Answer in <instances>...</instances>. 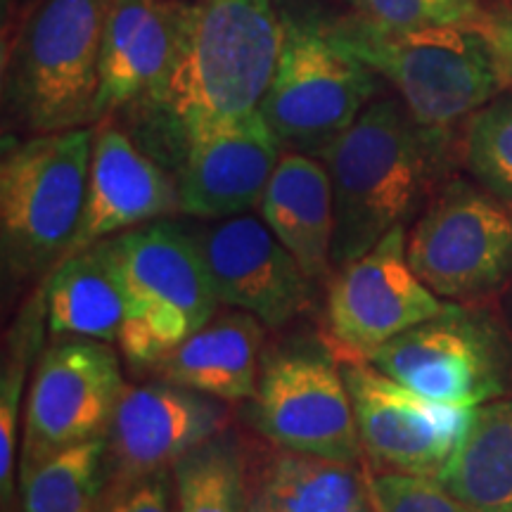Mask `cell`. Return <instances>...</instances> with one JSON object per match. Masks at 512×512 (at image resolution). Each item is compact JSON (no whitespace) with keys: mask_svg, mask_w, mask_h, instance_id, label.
<instances>
[{"mask_svg":"<svg viewBox=\"0 0 512 512\" xmlns=\"http://www.w3.org/2000/svg\"><path fill=\"white\" fill-rule=\"evenodd\" d=\"M181 8L162 0H110L100 53L98 117L162 98L176 62Z\"/></svg>","mask_w":512,"mask_h":512,"instance_id":"18","label":"cell"},{"mask_svg":"<svg viewBox=\"0 0 512 512\" xmlns=\"http://www.w3.org/2000/svg\"><path fill=\"white\" fill-rule=\"evenodd\" d=\"M446 306L413 271L406 226H399L366 254L337 268L330 280L325 299L330 347L339 358H368Z\"/></svg>","mask_w":512,"mask_h":512,"instance_id":"12","label":"cell"},{"mask_svg":"<svg viewBox=\"0 0 512 512\" xmlns=\"http://www.w3.org/2000/svg\"><path fill=\"white\" fill-rule=\"evenodd\" d=\"M323 27L344 53L392 83L413 119L427 128L446 131L503 93L475 24L387 29L356 15Z\"/></svg>","mask_w":512,"mask_h":512,"instance_id":"3","label":"cell"},{"mask_svg":"<svg viewBox=\"0 0 512 512\" xmlns=\"http://www.w3.org/2000/svg\"><path fill=\"white\" fill-rule=\"evenodd\" d=\"M508 323L512 325V292H510V297H508Z\"/></svg>","mask_w":512,"mask_h":512,"instance_id":"32","label":"cell"},{"mask_svg":"<svg viewBox=\"0 0 512 512\" xmlns=\"http://www.w3.org/2000/svg\"><path fill=\"white\" fill-rule=\"evenodd\" d=\"M183 145L181 209L209 221L259 207L285 150L261 112L192 126L183 133Z\"/></svg>","mask_w":512,"mask_h":512,"instance_id":"15","label":"cell"},{"mask_svg":"<svg viewBox=\"0 0 512 512\" xmlns=\"http://www.w3.org/2000/svg\"><path fill=\"white\" fill-rule=\"evenodd\" d=\"M124 387L119 358L107 342L55 337L46 344L29 384L19 472L64 448L105 437Z\"/></svg>","mask_w":512,"mask_h":512,"instance_id":"11","label":"cell"},{"mask_svg":"<svg viewBox=\"0 0 512 512\" xmlns=\"http://www.w3.org/2000/svg\"><path fill=\"white\" fill-rule=\"evenodd\" d=\"M174 484L176 512H252L245 451L226 432L178 460Z\"/></svg>","mask_w":512,"mask_h":512,"instance_id":"26","label":"cell"},{"mask_svg":"<svg viewBox=\"0 0 512 512\" xmlns=\"http://www.w3.org/2000/svg\"><path fill=\"white\" fill-rule=\"evenodd\" d=\"M259 216L290 249L313 280L335 271V197L323 162L302 152H285L259 202Z\"/></svg>","mask_w":512,"mask_h":512,"instance_id":"20","label":"cell"},{"mask_svg":"<svg viewBox=\"0 0 512 512\" xmlns=\"http://www.w3.org/2000/svg\"><path fill=\"white\" fill-rule=\"evenodd\" d=\"M48 330L46 285L38 287L34 297L24 304L12 328L5 335L3 368H0V496L10 503L15 489V463L19 444V413H22L24 384L29 382V368L36 363Z\"/></svg>","mask_w":512,"mask_h":512,"instance_id":"25","label":"cell"},{"mask_svg":"<svg viewBox=\"0 0 512 512\" xmlns=\"http://www.w3.org/2000/svg\"><path fill=\"white\" fill-rule=\"evenodd\" d=\"M363 453L377 470L439 477L470 425V408L415 394L366 358H339Z\"/></svg>","mask_w":512,"mask_h":512,"instance_id":"13","label":"cell"},{"mask_svg":"<svg viewBox=\"0 0 512 512\" xmlns=\"http://www.w3.org/2000/svg\"><path fill=\"white\" fill-rule=\"evenodd\" d=\"M110 0H41L12 46L5 93L34 133L98 119L100 53Z\"/></svg>","mask_w":512,"mask_h":512,"instance_id":"6","label":"cell"},{"mask_svg":"<svg viewBox=\"0 0 512 512\" xmlns=\"http://www.w3.org/2000/svg\"><path fill=\"white\" fill-rule=\"evenodd\" d=\"M98 512H176L174 470L140 479L102 503Z\"/></svg>","mask_w":512,"mask_h":512,"instance_id":"30","label":"cell"},{"mask_svg":"<svg viewBox=\"0 0 512 512\" xmlns=\"http://www.w3.org/2000/svg\"><path fill=\"white\" fill-rule=\"evenodd\" d=\"M221 304L280 328L309 304L311 278L261 216H230L195 235Z\"/></svg>","mask_w":512,"mask_h":512,"instance_id":"16","label":"cell"},{"mask_svg":"<svg viewBox=\"0 0 512 512\" xmlns=\"http://www.w3.org/2000/svg\"><path fill=\"white\" fill-rule=\"evenodd\" d=\"M439 482L475 512H512V399L472 408Z\"/></svg>","mask_w":512,"mask_h":512,"instance_id":"23","label":"cell"},{"mask_svg":"<svg viewBox=\"0 0 512 512\" xmlns=\"http://www.w3.org/2000/svg\"><path fill=\"white\" fill-rule=\"evenodd\" d=\"M181 209L178 185L117 126L95 131L86 209L67 254ZM64 254V256H67Z\"/></svg>","mask_w":512,"mask_h":512,"instance_id":"17","label":"cell"},{"mask_svg":"<svg viewBox=\"0 0 512 512\" xmlns=\"http://www.w3.org/2000/svg\"><path fill=\"white\" fill-rule=\"evenodd\" d=\"M370 501L377 512H475L437 477L411 472L368 470Z\"/></svg>","mask_w":512,"mask_h":512,"instance_id":"29","label":"cell"},{"mask_svg":"<svg viewBox=\"0 0 512 512\" xmlns=\"http://www.w3.org/2000/svg\"><path fill=\"white\" fill-rule=\"evenodd\" d=\"M406 252L437 297L479 302L512 280V207L482 185L446 183L406 233Z\"/></svg>","mask_w":512,"mask_h":512,"instance_id":"8","label":"cell"},{"mask_svg":"<svg viewBox=\"0 0 512 512\" xmlns=\"http://www.w3.org/2000/svg\"><path fill=\"white\" fill-rule=\"evenodd\" d=\"M363 512H377V510H375V505H373V501H370V508H366Z\"/></svg>","mask_w":512,"mask_h":512,"instance_id":"33","label":"cell"},{"mask_svg":"<svg viewBox=\"0 0 512 512\" xmlns=\"http://www.w3.org/2000/svg\"><path fill=\"white\" fill-rule=\"evenodd\" d=\"M264 323L247 311L223 313L195 330L169 356L155 363L166 382L181 384L211 399L238 403L252 399L261 370Z\"/></svg>","mask_w":512,"mask_h":512,"instance_id":"21","label":"cell"},{"mask_svg":"<svg viewBox=\"0 0 512 512\" xmlns=\"http://www.w3.org/2000/svg\"><path fill=\"white\" fill-rule=\"evenodd\" d=\"M366 361L425 399L470 411L501 399L512 384V349L503 330L453 302Z\"/></svg>","mask_w":512,"mask_h":512,"instance_id":"9","label":"cell"},{"mask_svg":"<svg viewBox=\"0 0 512 512\" xmlns=\"http://www.w3.org/2000/svg\"><path fill=\"white\" fill-rule=\"evenodd\" d=\"M252 512H363L370 508L368 470L283 446L245 451Z\"/></svg>","mask_w":512,"mask_h":512,"instance_id":"19","label":"cell"},{"mask_svg":"<svg viewBox=\"0 0 512 512\" xmlns=\"http://www.w3.org/2000/svg\"><path fill=\"white\" fill-rule=\"evenodd\" d=\"M43 285L48 328L55 337L119 342L128 318V297L100 242L62 256Z\"/></svg>","mask_w":512,"mask_h":512,"instance_id":"22","label":"cell"},{"mask_svg":"<svg viewBox=\"0 0 512 512\" xmlns=\"http://www.w3.org/2000/svg\"><path fill=\"white\" fill-rule=\"evenodd\" d=\"M278 69L259 112L287 152L323 157L375 93V72L344 53L323 24L283 19Z\"/></svg>","mask_w":512,"mask_h":512,"instance_id":"7","label":"cell"},{"mask_svg":"<svg viewBox=\"0 0 512 512\" xmlns=\"http://www.w3.org/2000/svg\"><path fill=\"white\" fill-rule=\"evenodd\" d=\"M465 162L475 181L512 207V93L496 95L470 117Z\"/></svg>","mask_w":512,"mask_h":512,"instance_id":"27","label":"cell"},{"mask_svg":"<svg viewBox=\"0 0 512 512\" xmlns=\"http://www.w3.org/2000/svg\"><path fill=\"white\" fill-rule=\"evenodd\" d=\"M285 27L273 0H200L183 5L176 62L155 105L183 133L259 112L283 53Z\"/></svg>","mask_w":512,"mask_h":512,"instance_id":"2","label":"cell"},{"mask_svg":"<svg viewBox=\"0 0 512 512\" xmlns=\"http://www.w3.org/2000/svg\"><path fill=\"white\" fill-rule=\"evenodd\" d=\"M107 484L110 444L105 434L19 472L22 512H98Z\"/></svg>","mask_w":512,"mask_h":512,"instance_id":"24","label":"cell"},{"mask_svg":"<svg viewBox=\"0 0 512 512\" xmlns=\"http://www.w3.org/2000/svg\"><path fill=\"white\" fill-rule=\"evenodd\" d=\"M254 425L275 446L344 463H361L358 434L342 363L328 344L297 342L261 361L252 396Z\"/></svg>","mask_w":512,"mask_h":512,"instance_id":"10","label":"cell"},{"mask_svg":"<svg viewBox=\"0 0 512 512\" xmlns=\"http://www.w3.org/2000/svg\"><path fill=\"white\" fill-rule=\"evenodd\" d=\"M228 411L219 399L174 382L124 387L107 430L110 484L102 503L140 479L174 470L178 460L219 437Z\"/></svg>","mask_w":512,"mask_h":512,"instance_id":"14","label":"cell"},{"mask_svg":"<svg viewBox=\"0 0 512 512\" xmlns=\"http://www.w3.org/2000/svg\"><path fill=\"white\" fill-rule=\"evenodd\" d=\"M475 27L489 46L501 88L512 93V5L484 8Z\"/></svg>","mask_w":512,"mask_h":512,"instance_id":"31","label":"cell"},{"mask_svg":"<svg viewBox=\"0 0 512 512\" xmlns=\"http://www.w3.org/2000/svg\"><path fill=\"white\" fill-rule=\"evenodd\" d=\"M95 128L36 133L5 145L0 162L3 271L29 280L57 266L86 209Z\"/></svg>","mask_w":512,"mask_h":512,"instance_id":"4","label":"cell"},{"mask_svg":"<svg viewBox=\"0 0 512 512\" xmlns=\"http://www.w3.org/2000/svg\"><path fill=\"white\" fill-rule=\"evenodd\" d=\"M356 15L387 29L472 27L482 0H347Z\"/></svg>","mask_w":512,"mask_h":512,"instance_id":"28","label":"cell"},{"mask_svg":"<svg viewBox=\"0 0 512 512\" xmlns=\"http://www.w3.org/2000/svg\"><path fill=\"white\" fill-rule=\"evenodd\" d=\"M444 157L446 131L418 124L401 100H373L358 114L320 157L335 197V271L427 207Z\"/></svg>","mask_w":512,"mask_h":512,"instance_id":"1","label":"cell"},{"mask_svg":"<svg viewBox=\"0 0 512 512\" xmlns=\"http://www.w3.org/2000/svg\"><path fill=\"white\" fill-rule=\"evenodd\" d=\"M128 297L119 349L131 363L155 366L207 325L219 309L195 235L150 221L100 240Z\"/></svg>","mask_w":512,"mask_h":512,"instance_id":"5","label":"cell"}]
</instances>
